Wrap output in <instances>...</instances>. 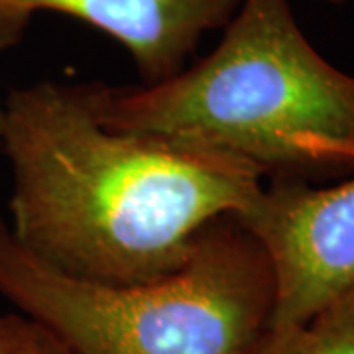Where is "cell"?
Wrapping results in <instances>:
<instances>
[{
  "label": "cell",
  "mask_w": 354,
  "mask_h": 354,
  "mask_svg": "<svg viewBox=\"0 0 354 354\" xmlns=\"http://www.w3.org/2000/svg\"><path fill=\"white\" fill-rule=\"evenodd\" d=\"M10 232L75 278L144 283L189 260L197 234L241 216L264 176L241 158L102 127L81 85L41 81L4 99Z\"/></svg>",
  "instance_id": "cell-1"
},
{
  "label": "cell",
  "mask_w": 354,
  "mask_h": 354,
  "mask_svg": "<svg viewBox=\"0 0 354 354\" xmlns=\"http://www.w3.org/2000/svg\"><path fill=\"white\" fill-rule=\"evenodd\" d=\"M81 91L102 127L228 153L264 179L354 176V75L311 46L288 0H242L215 50L165 81Z\"/></svg>",
  "instance_id": "cell-2"
},
{
  "label": "cell",
  "mask_w": 354,
  "mask_h": 354,
  "mask_svg": "<svg viewBox=\"0 0 354 354\" xmlns=\"http://www.w3.org/2000/svg\"><path fill=\"white\" fill-rule=\"evenodd\" d=\"M0 297L69 354H244L270 327L276 281L234 215L203 228L177 272L144 283L65 274L26 250L0 216Z\"/></svg>",
  "instance_id": "cell-3"
},
{
  "label": "cell",
  "mask_w": 354,
  "mask_h": 354,
  "mask_svg": "<svg viewBox=\"0 0 354 354\" xmlns=\"http://www.w3.org/2000/svg\"><path fill=\"white\" fill-rule=\"evenodd\" d=\"M236 218L274 270L270 325L304 327L354 288V176L329 185L270 179Z\"/></svg>",
  "instance_id": "cell-4"
},
{
  "label": "cell",
  "mask_w": 354,
  "mask_h": 354,
  "mask_svg": "<svg viewBox=\"0 0 354 354\" xmlns=\"http://www.w3.org/2000/svg\"><path fill=\"white\" fill-rule=\"evenodd\" d=\"M242 0H0V51L16 46L32 16L59 12L120 41L146 85L185 69L207 32L225 28Z\"/></svg>",
  "instance_id": "cell-5"
},
{
  "label": "cell",
  "mask_w": 354,
  "mask_h": 354,
  "mask_svg": "<svg viewBox=\"0 0 354 354\" xmlns=\"http://www.w3.org/2000/svg\"><path fill=\"white\" fill-rule=\"evenodd\" d=\"M301 333L307 354H354V288L311 317Z\"/></svg>",
  "instance_id": "cell-6"
},
{
  "label": "cell",
  "mask_w": 354,
  "mask_h": 354,
  "mask_svg": "<svg viewBox=\"0 0 354 354\" xmlns=\"http://www.w3.org/2000/svg\"><path fill=\"white\" fill-rule=\"evenodd\" d=\"M0 354H69L38 321L24 313L0 315Z\"/></svg>",
  "instance_id": "cell-7"
},
{
  "label": "cell",
  "mask_w": 354,
  "mask_h": 354,
  "mask_svg": "<svg viewBox=\"0 0 354 354\" xmlns=\"http://www.w3.org/2000/svg\"><path fill=\"white\" fill-rule=\"evenodd\" d=\"M244 354H307L301 327L270 325Z\"/></svg>",
  "instance_id": "cell-8"
},
{
  "label": "cell",
  "mask_w": 354,
  "mask_h": 354,
  "mask_svg": "<svg viewBox=\"0 0 354 354\" xmlns=\"http://www.w3.org/2000/svg\"><path fill=\"white\" fill-rule=\"evenodd\" d=\"M325 2H330V4H344V2H348V0H325Z\"/></svg>",
  "instance_id": "cell-9"
},
{
  "label": "cell",
  "mask_w": 354,
  "mask_h": 354,
  "mask_svg": "<svg viewBox=\"0 0 354 354\" xmlns=\"http://www.w3.org/2000/svg\"><path fill=\"white\" fill-rule=\"evenodd\" d=\"M2 109H4V101L0 99V128H2Z\"/></svg>",
  "instance_id": "cell-10"
}]
</instances>
